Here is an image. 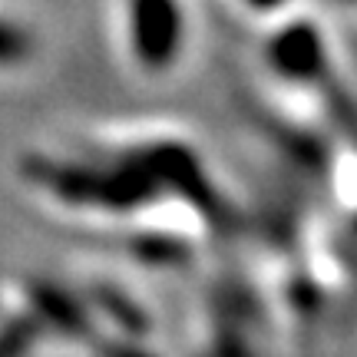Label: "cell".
Wrapping results in <instances>:
<instances>
[{"label":"cell","mask_w":357,"mask_h":357,"mask_svg":"<svg viewBox=\"0 0 357 357\" xmlns=\"http://www.w3.org/2000/svg\"><path fill=\"white\" fill-rule=\"evenodd\" d=\"M24 176L70 205L116 212V215L136 212L162 195L132 149L106 162H63V159L30 155L24 162Z\"/></svg>","instance_id":"1"},{"label":"cell","mask_w":357,"mask_h":357,"mask_svg":"<svg viewBox=\"0 0 357 357\" xmlns=\"http://www.w3.org/2000/svg\"><path fill=\"white\" fill-rule=\"evenodd\" d=\"M146 172L155 178L159 192H172L182 202H189L199 215L212 218V222H225L229 208L222 202L218 189L205 176L202 159L192 153L182 142H153L146 149H132Z\"/></svg>","instance_id":"2"},{"label":"cell","mask_w":357,"mask_h":357,"mask_svg":"<svg viewBox=\"0 0 357 357\" xmlns=\"http://www.w3.org/2000/svg\"><path fill=\"white\" fill-rule=\"evenodd\" d=\"M129 50L149 73H162L178 60L185 43V13L178 0H126Z\"/></svg>","instance_id":"3"},{"label":"cell","mask_w":357,"mask_h":357,"mask_svg":"<svg viewBox=\"0 0 357 357\" xmlns=\"http://www.w3.org/2000/svg\"><path fill=\"white\" fill-rule=\"evenodd\" d=\"M265 60L271 66V73L281 77L284 83H298V86H311L328 77V43L324 33L314 20H288L281 24L265 43Z\"/></svg>","instance_id":"4"},{"label":"cell","mask_w":357,"mask_h":357,"mask_svg":"<svg viewBox=\"0 0 357 357\" xmlns=\"http://www.w3.org/2000/svg\"><path fill=\"white\" fill-rule=\"evenodd\" d=\"M30 294V307H33V318L43 328H53L63 337L73 341H93V314L89 307L79 301L77 294H70L66 288L53 284V281H30L26 284Z\"/></svg>","instance_id":"5"},{"label":"cell","mask_w":357,"mask_h":357,"mask_svg":"<svg viewBox=\"0 0 357 357\" xmlns=\"http://www.w3.org/2000/svg\"><path fill=\"white\" fill-rule=\"evenodd\" d=\"M89 301L93 307L106 314V321L113 324L119 334H129V337H142L149 331V314L139 307V301L126 294L116 284H93L89 288Z\"/></svg>","instance_id":"6"},{"label":"cell","mask_w":357,"mask_h":357,"mask_svg":"<svg viewBox=\"0 0 357 357\" xmlns=\"http://www.w3.org/2000/svg\"><path fill=\"white\" fill-rule=\"evenodd\" d=\"M126 252L149 268H182L189 265L192 245L172 231H139L126 242Z\"/></svg>","instance_id":"7"},{"label":"cell","mask_w":357,"mask_h":357,"mask_svg":"<svg viewBox=\"0 0 357 357\" xmlns=\"http://www.w3.org/2000/svg\"><path fill=\"white\" fill-rule=\"evenodd\" d=\"M43 324L30 314H20V318H10L3 328H0V357H26V351L37 344Z\"/></svg>","instance_id":"8"},{"label":"cell","mask_w":357,"mask_h":357,"mask_svg":"<svg viewBox=\"0 0 357 357\" xmlns=\"http://www.w3.org/2000/svg\"><path fill=\"white\" fill-rule=\"evenodd\" d=\"M93 341H96V357H159L139 337H129V334H106Z\"/></svg>","instance_id":"9"},{"label":"cell","mask_w":357,"mask_h":357,"mask_svg":"<svg viewBox=\"0 0 357 357\" xmlns=\"http://www.w3.org/2000/svg\"><path fill=\"white\" fill-rule=\"evenodd\" d=\"M30 53V33L17 24L0 20V63H20Z\"/></svg>","instance_id":"10"},{"label":"cell","mask_w":357,"mask_h":357,"mask_svg":"<svg viewBox=\"0 0 357 357\" xmlns=\"http://www.w3.org/2000/svg\"><path fill=\"white\" fill-rule=\"evenodd\" d=\"M248 10H255V13H275V10H281L288 0H242Z\"/></svg>","instance_id":"11"},{"label":"cell","mask_w":357,"mask_h":357,"mask_svg":"<svg viewBox=\"0 0 357 357\" xmlns=\"http://www.w3.org/2000/svg\"><path fill=\"white\" fill-rule=\"evenodd\" d=\"M344 3H354V7H357V0H344Z\"/></svg>","instance_id":"12"}]
</instances>
